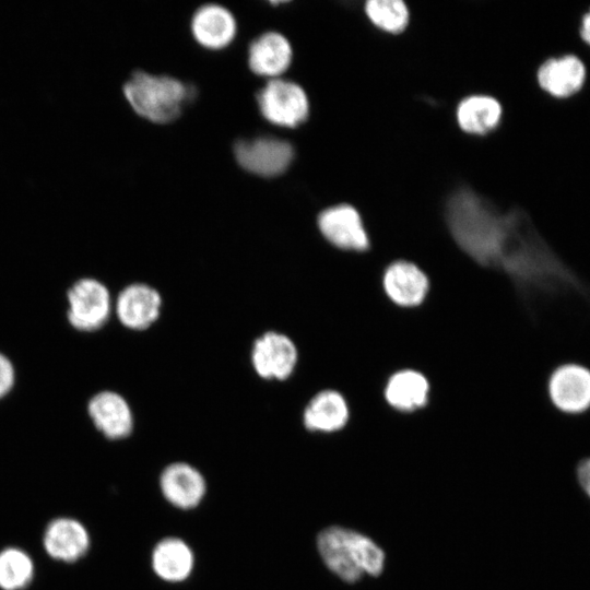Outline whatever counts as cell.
<instances>
[{
  "instance_id": "6da1fadb",
  "label": "cell",
  "mask_w": 590,
  "mask_h": 590,
  "mask_svg": "<svg viewBox=\"0 0 590 590\" xmlns=\"http://www.w3.org/2000/svg\"><path fill=\"white\" fill-rule=\"evenodd\" d=\"M446 221L455 246L477 266L498 271L516 250L527 216L500 213L470 189H460L447 202Z\"/></svg>"
},
{
  "instance_id": "7a4b0ae2",
  "label": "cell",
  "mask_w": 590,
  "mask_h": 590,
  "mask_svg": "<svg viewBox=\"0 0 590 590\" xmlns=\"http://www.w3.org/2000/svg\"><path fill=\"white\" fill-rule=\"evenodd\" d=\"M121 92L134 115L154 126L176 122L189 98V86L185 81L139 68L130 72Z\"/></svg>"
},
{
  "instance_id": "3957f363",
  "label": "cell",
  "mask_w": 590,
  "mask_h": 590,
  "mask_svg": "<svg viewBox=\"0 0 590 590\" xmlns=\"http://www.w3.org/2000/svg\"><path fill=\"white\" fill-rule=\"evenodd\" d=\"M317 546L327 567L346 582H355L364 574L378 576L384 569L382 550L356 531L327 528L319 533Z\"/></svg>"
},
{
  "instance_id": "277c9868",
  "label": "cell",
  "mask_w": 590,
  "mask_h": 590,
  "mask_svg": "<svg viewBox=\"0 0 590 590\" xmlns=\"http://www.w3.org/2000/svg\"><path fill=\"white\" fill-rule=\"evenodd\" d=\"M237 166L260 179H276L286 174L296 158V149L274 129L255 135H237L232 143Z\"/></svg>"
},
{
  "instance_id": "5b68a950",
  "label": "cell",
  "mask_w": 590,
  "mask_h": 590,
  "mask_svg": "<svg viewBox=\"0 0 590 590\" xmlns=\"http://www.w3.org/2000/svg\"><path fill=\"white\" fill-rule=\"evenodd\" d=\"M255 99L261 118L278 129H297L309 117L308 94L302 84L290 78L264 80Z\"/></svg>"
},
{
  "instance_id": "8992f818",
  "label": "cell",
  "mask_w": 590,
  "mask_h": 590,
  "mask_svg": "<svg viewBox=\"0 0 590 590\" xmlns=\"http://www.w3.org/2000/svg\"><path fill=\"white\" fill-rule=\"evenodd\" d=\"M67 319L75 331L95 333L102 330L114 312V298L103 282L84 278L67 292Z\"/></svg>"
},
{
  "instance_id": "52a82bcc",
  "label": "cell",
  "mask_w": 590,
  "mask_h": 590,
  "mask_svg": "<svg viewBox=\"0 0 590 590\" xmlns=\"http://www.w3.org/2000/svg\"><path fill=\"white\" fill-rule=\"evenodd\" d=\"M317 229L327 245L347 253H364L370 249L368 229L352 205L340 203L320 211L316 219Z\"/></svg>"
},
{
  "instance_id": "ba28073f",
  "label": "cell",
  "mask_w": 590,
  "mask_h": 590,
  "mask_svg": "<svg viewBox=\"0 0 590 590\" xmlns=\"http://www.w3.org/2000/svg\"><path fill=\"white\" fill-rule=\"evenodd\" d=\"M546 396L552 405L565 414L577 415L590 410V368L579 363H564L547 376Z\"/></svg>"
},
{
  "instance_id": "9c48e42d",
  "label": "cell",
  "mask_w": 590,
  "mask_h": 590,
  "mask_svg": "<svg viewBox=\"0 0 590 590\" xmlns=\"http://www.w3.org/2000/svg\"><path fill=\"white\" fill-rule=\"evenodd\" d=\"M250 358L258 376L282 381L295 373L299 351L287 334L268 331L255 340Z\"/></svg>"
},
{
  "instance_id": "30bf717a",
  "label": "cell",
  "mask_w": 590,
  "mask_h": 590,
  "mask_svg": "<svg viewBox=\"0 0 590 590\" xmlns=\"http://www.w3.org/2000/svg\"><path fill=\"white\" fill-rule=\"evenodd\" d=\"M189 28L197 45L209 51L228 48L238 34L233 12L219 2H206L197 7L191 15Z\"/></svg>"
},
{
  "instance_id": "8fae6325",
  "label": "cell",
  "mask_w": 590,
  "mask_h": 590,
  "mask_svg": "<svg viewBox=\"0 0 590 590\" xmlns=\"http://www.w3.org/2000/svg\"><path fill=\"white\" fill-rule=\"evenodd\" d=\"M294 50L290 39L280 32L266 31L247 45V67L257 78H282L292 68Z\"/></svg>"
},
{
  "instance_id": "7c38bea8",
  "label": "cell",
  "mask_w": 590,
  "mask_h": 590,
  "mask_svg": "<svg viewBox=\"0 0 590 590\" xmlns=\"http://www.w3.org/2000/svg\"><path fill=\"white\" fill-rule=\"evenodd\" d=\"M386 297L400 308L421 306L429 292V279L414 262L396 260L389 263L381 278Z\"/></svg>"
},
{
  "instance_id": "4fadbf2b",
  "label": "cell",
  "mask_w": 590,
  "mask_h": 590,
  "mask_svg": "<svg viewBox=\"0 0 590 590\" xmlns=\"http://www.w3.org/2000/svg\"><path fill=\"white\" fill-rule=\"evenodd\" d=\"M42 542L50 559L62 564H74L90 551L91 535L80 520L61 516L48 522Z\"/></svg>"
},
{
  "instance_id": "5bb4252c",
  "label": "cell",
  "mask_w": 590,
  "mask_h": 590,
  "mask_svg": "<svg viewBox=\"0 0 590 590\" xmlns=\"http://www.w3.org/2000/svg\"><path fill=\"white\" fill-rule=\"evenodd\" d=\"M86 410L92 425L106 439L121 440L132 433V410L122 394L101 390L90 398Z\"/></svg>"
},
{
  "instance_id": "9a60e30c",
  "label": "cell",
  "mask_w": 590,
  "mask_h": 590,
  "mask_svg": "<svg viewBox=\"0 0 590 590\" xmlns=\"http://www.w3.org/2000/svg\"><path fill=\"white\" fill-rule=\"evenodd\" d=\"M162 296L145 283H131L119 291L114 299V312L127 329L141 331L150 328L160 317Z\"/></svg>"
},
{
  "instance_id": "2e32d148",
  "label": "cell",
  "mask_w": 590,
  "mask_h": 590,
  "mask_svg": "<svg viewBox=\"0 0 590 590\" xmlns=\"http://www.w3.org/2000/svg\"><path fill=\"white\" fill-rule=\"evenodd\" d=\"M587 72L582 60L574 54L546 58L536 71L540 87L554 98H569L583 86Z\"/></svg>"
},
{
  "instance_id": "e0dca14e",
  "label": "cell",
  "mask_w": 590,
  "mask_h": 590,
  "mask_svg": "<svg viewBox=\"0 0 590 590\" xmlns=\"http://www.w3.org/2000/svg\"><path fill=\"white\" fill-rule=\"evenodd\" d=\"M350 421L346 399L337 390L323 389L311 396L302 410L304 427L315 434H338Z\"/></svg>"
},
{
  "instance_id": "ac0fdd59",
  "label": "cell",
  "mask_w": 590,
  "mask_h": 590,
  "mask_svg": "<svg viewBox=\"0 0 590 590\" xmlns=\"http://www.w3.org/2000/svg\"><path fill=\"white\" fill-rule=\"evenodd\" d=\"M430 385L424 374L401 369L392 374L385 386L386 403L397 412L413 413L424 409L429 400Z\"/></svg>"
},
{
  "instance_id": "d6986e66",
  "label": "cell",
  "mask_w": 590,
  "mask_h": 590,
  "mask_svg": "<svg viewBox=\"0 0 590 590\" xmlns=\"http://www.w3.org/2000/svg\"><path fill=\"white\" fill-rule=\"evenodd\" d=\"M161 488L165 498L179 508H192L202 499L205 483L201 473L185 462L172 463L161 475Z\"/></svg>"
},
{
  "instance_id": "ffe728a7",
  "label": "cell",
  "mask_w": 590,
  "mask_h": 590,
  "mask_svg": "<svg viewBox=\"0 0 590 590\" xmlns=\"http://www.w3.org/2000/svg\"><path fill=\"white\" fill-rule=\"evenodd\" d=\"M153 569L158 577L166 581L186 579L193 566V555L190 547L181 540L167 538L155 546L152 554Z\"/></svg>"
},
{
  "instance_id": "44dd1931",
  "label": "cell",
  "mask_w": 590,
  "mask_h": 590,
  "mask_svg": "<svg viewBox=\"0 0 590 590\" xmlns=\"http://www.w3.org/2000/svg\"><path fill=\"white\" fill-rule=\"evenodd\" d=\"M500 117L502 106L492 96H469L457 108V120L460 128L472 134H484L495 129Z\"/></svg>"
},
{
  "instance_id": "7402d4cb",
  "label": "cell",
  "mask_w": 590,
  "mask_h": 590,
  "mask_svg": "<svg viewBox=\"0 0 590 590\" xmlns=\"http://www.w3.org/2000/svg\"><path fill=\"white\" fill-rule=\"evenodd\" d=\"M34 575L35 563L27 552L15 546L0 551V590H24Z\"/></svg>"
},
{
  "instance_id": "603a6c76",
  "label": "cell",
  "mask_w": 590,
  "mask_h": 590,
  "mask_svg": "<svg viewBox=\"0 0 590 590\" xmlns=\"http://www.w3.org/2000/svg\"><path fill=\"white\" fill-rule=\"evenodd\" d=\"M365 11L377 27L389 33L402 32L409 22V10L401 0H370Z\"/></svg>"
},
{
  "instance_id": "cb8c5ba5",
  "label": "cell",
  "mask_w": 590,
  "mask_h": 590,
  "mask_svg": "<svg viewBox=\"0 0 590 590\" xmlns=\"http://www.w3.org/2000/svg\"><path fill=\"white\" fill-rule=\"evenodd\" d=\"M15 370L11 361L0 353V400L5 398L14 387Z\"/></svg>"
},
{
  "instance_id": "d4e9b609",
  "label": "cell",
  "mask_w": 590,
  "mask_h": 590,
  "mask_svg": "<svg viewBox=\"0 0 590 590\" xmlns=\"http://www.w3.org/2000/svg\"><path fill=\"white\" fill-rule=\"evenodd\" d=\"M577 477L583 491L590 496V458L580 461Z\"/></svg>"
},
{
  "instance_id": "484cf974",
  "label": "cell",
  "mask_w": 590,
  "mask_h": 590,
  "mask_svg": "<svg viewBox=\"0 0 590 590\" xmlns=\"http://www.w3.org/2000/svg\"><path fill=\"white\" fill-rule=\"evenodd\" d=\"M578 34L582 44L590 48V9L581 17Z\"/></svg>"
}]
</instances>
